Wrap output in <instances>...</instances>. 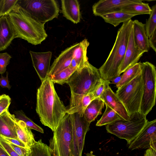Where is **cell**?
I'll use <instances>...</instances> for the list:
<instances>
[{"mask_svg":"<svg viewBox=\"0 0 156 156\" xmlns=\"http://www.w3.org/2000/svg\"><path fill=\"white\" fill-rule=\"evenodd\" d=\"M41 82L37 93L36 111L42 124L54 132L66 113L67 109L50 77L48 76Z\"/></svg>","mask_w":156,"mask_h":156,"instance_id":"1","label":"cell"},{"mask_svg":"<svg viewBox=\"0 0 156 156\" xmlns=\"http://www.w3.org/2000/svg\"><path fill=\"white\" fill-rule=\"evenodd\" d=\"M133 21L131 19L123 23L119 29L108 57L98 69L102 80L110 82L113 78L120 75V69L124 58Z\"/></svg>","mask_w":156,"mask_h":156,"instance_id":"2","label":"cell"},{"mask_svg":"<svg viewBox=\"0 0 156 156\" xmlns=\"http://www.w3.org/2000/svg\"><path fill=\"white\" fill-rule=\"evenodd\" d=\"M8 15L15 30L16 38H21L37 45L41 44L48 37L44 24L35 20L17 4Z\"/></svg>","mask_w":156,"mask_h":156,"instance_id":"3","label":"cell"},{"mask_svg":"<svg viewBox=\"0 0 156 156\" xmlns=\"http://www.w3.org/2000/svg\"><path fill=\"white\" fill-rule=\"evenodd\" d=\"M102 80L98 69L88 62L77 69L66 83L71 93L84 95L93 92Z\"/></svg>","mask_w":156,"mask_h":156,"instance_id":"4","label":"cell"},{"mask_svg":"<svg viewBox=\"0 0 156 156\" xmlns=\"http://www.w3.org/2000/svg\"><path fill=\"white\" fill-rule=\"evenodd\" d=\"M129 117L128 120L121 119L106 125L108 133L125 140L127 144L139 134L148 121L146 116L140 112L135 113Z\"/></svg>","mask_w":156,"mask_h":156,"instance_id":"5","label":"cell"},{"mask_svg":"<svg viewBox=\"0 0 156 156\" xmlns=\"http://www.w3.org/2000/svg\"><path fill=\"white\" fill-rule=\"evenodd\" d=\"M52 156H72V130L69 115L66 113L49 140Z\"/></svg>","mask_w":156,"mask_h":156,"instance_id":"6","label":"cell"},{"mask_svg":"<svg viewBox=\"0 0 156 156\" xmlns=\"http://www.w3.org/2000/svg\"><path fill=\"white\" fill-rule=\"evenodd\" d=\"M17 4L34 19L43 24L59 15L58 4L55 0H18Z\"/></svg>","mask_w":156,"mask_h":156,"instance_id":"7","label":"cell"},{"mask_svg":"<svg viewBox=\"0 0 156 156\" xmlns=\"http://www.w3.org/2000/svg\"><path fill=\"white\" fill-rule=\"evenodd\" d=\"M143 92L141 72L130 82L118 89L115 93L124 105L129 116L135 113L140 112Z\"/></svg>","mask_w":156,"mask_h":156,"instance_id":"8","label":"cell"},{"mask_svg":"<svg viewBox=\"0 0 156 156\" xmlns=\"http://www.w3.org/2000/svg\"><path fill=\"white\" fill-rule=\"evenodd\" d=\"M141 67L143 92L140 112L146 116L155 103L156 70L155 66L148 62L141 63Z\"/></svg>","mask_w":156,"mask_h":156,"instance_id":"9","label":"cell"},{"mask_svg":"<svg viewBox=\"0 0 156 156\" xmlns=\"http://www.w3.org/2000/svg\"><path fill=\"white\" fill-rule=\"evenodd\" d=\"M69 117L72 130V156H82L85 136L90 123L87 121L83 114L79 113L70 114Z\"/></svg>","mask_w":156,"mask_h":156,"instance_id":"10","label":"cell"},{"mask_svg":"<svg viewBox=\"0 0 156 156\" xmlns=\"http://www.w3.org/2000/svg\"><path fill=\"white\" fill-rule=\"evenodd\" d=\"M128 144L131 150L150 148L156 151V119L148 121L139 134Z\"/></svg>","mask_w":156,"mask_h":156,"instance_id":"11","label":"cell"},{"mask_svg":"<svg viewBox=\"0 0 156 156\" xmlns=\"http://www.w3.org/2000/svg\"><path fill=\"white\" fill-rule=\"evenodd\" d=\"M142 1L140 0H101L93 5L92 11L94 15L101 17L121 11L124 7L130 4Z\"/></svg>","mask_w":156,"mask_h":156,"instance_id":"12","label":"cell"},{"mask_svg":"<svg viewBox=\"0 0 156 156\" xmlns=\"http://www.w3.org/2000/svg\"><path fill=\"white\" fill-rule=\"evenodd\" d=\"M32 64L41 82L48 76L52 57L51 51L36 52L29 51Z\"/></svg>","mask_w":156,"mask_h":156,"instance_id":"13","label":"cell"},{"mask_svg":"<svg viewBox=\"0 0 156 156\" xmlns=\"http://www.w3.org/2000/svg\"><path fill=\"white\" fill-rule=\"evenodd\" d=\"M144 53L139 49L136 44L133 38L132 27L129 37L124 60L120 68V74L138 62Z\"/></svg>","mask_w":156,"mask_h":156,"instance_id":"14","label":"cell"},{"mask_svg":"<svg viewBox=\"0 0 156 156\" xmlns=\"http://www.w3.org/2000/svg\"><path fill=\"white\" fill-rule=\"evenodd\" d=\"M78 44V43H76L67 48L55 59L50 67L48 74L49 76L54 75L69 66Z\"/></svg>","mask_w":156,"mask_h":156,"instance_id":"15","label":"cell"},{"mask_svg":"<svg viewBox=\"0 0 156 156\" xmlns=\"http://www.w3.org/2000/svg\"><path fill=\"white\" fill-rule=\"evenodd\" d=\"M100 98L105 105L116 112L123 119H130V117L122 103L109 86L105 89Z\"/></svg>","mask_w":156,"mask_h":156,"instance_id":"16","label":"cell"},{"mask_svg":"<svg viewBox=\"0 0 156 156\" xmlns=\"http://www.w3.org/2000/svg\"><path fill=\"white\" fill-rule=\"evenodd\" d=\"M16 38L14 28L8 15L0 17V51L6 50Z\"/></svg>","mask_w":156,"mask_h":156,"instance_id":"17","label":"cell"},{"mask_svg":"<svg viewBox=\"0 0 156 156\" xmlns=\"http://www.w3.org/2000/svg\"><path fill=\"white\" fill-rule=\"evenodd\" d=\"M95 98L92 92L84 95L71 93L69 106L66 113L69 115L76 113L83 114L86 108Z\"/></svg>","mask_w":156,"mask_h":156,"instance_id":"18","label":"cell"},{"mask_svg":"<svg viewBox=\"0 0 156 156\" xmlns=\"http://www.w3.org/2000/svg\"><path fill=\"white\" fill-rule=\"evenodd\" d=\"M133 30L135 42L141 51L148 52L150 48L148 38L147 35L145 24L138 20L133 21Z\"/></svg>","mask_w":156,"mask_h":156,"instance_id":"19","label":"cell"},{"mask_svg":"<svg viewBox=\"0 0 156 156\" xmlns=\"http://www.w3.org/2000/svg\"><path fill=\"white\" fill-rule=\"evenodd\" d=\"M61 11L63 16L74 23L80 21L81 15L80 5L77 0H62Z\"/></svg>","mask_w":156,"mask_h":156,"instance_id":"20","label":"cell"},{"mask_svg":"<svg viewBox=\"0 0 156 156\" xmlns=\"http://www.w3.org/2000/svg\"><path fill=\"white\" fill-rule=\"evenodd\" d=\"M14 116L8 109L0 115V136L18 139L15 127Z\"/></svg>","mask_w":156,"mask_h":156,"instance_id":"21","label":"cell"},{"mask_svg":"<svg viewBox=\"0 0 156 156\" xmlns=\"http://www.w3.org/2000/svg\"><path fill=\"white\" fill-rule=\"evenodd\" d=\"M14 120L15 129L18 139L30 148L36 142L31 129L27 127L23 122L17 120L15 115Z\"/></svg>","mask_w":156,"mask_h":156,"instance_id":"22","label":"cell"},{"mask_svg":"<svg viewBox=\"0 0 156 156\" xmlns=\"http://www.w3.org/2000/svg\"><path fill=\"white\" fill-rule=\"evenodd\" d=\"M104 105V102L100 98L93 100L86 108L83 112V115L87 121L90 123L98 115L101 114Z\"/></svg>","mask_w":156,"mask_h":156,"instance_id":"23","label":"cell"},{"mask_svg":"<svg viewBox=\"0 0 156 156\" xmlns=\"http://www.w3.org/2000/svg\"><path fill=\"white\" fill-rule=\"evenodd\" d=\"M89 43L85 39L78 43L74 51L73 59L77 63L78 68L83 66L88 62L87 51Z\"/></svg>","mask_w":156,"mask_h":156,"instance_id":"24","label":"cell"},{"mask_svg":"<svg viewBox=\"0 0 156 156\" xmlns=\"http://www.w3.org/2000/svg\"><path fill=\"white\" fill-rule=\"evenodd\" d=\"M134 16L121 11L107 14L101 17L106 23L116 27L121 23H123L131 20Z\"/></svg>","mask_w":156,"mask_h":156,"instance_id":"25","label":"cell"},{"mask_svg":"<svg viewBox=\"0 0 156 156\" xmlns=\"http://www.w3.org/2000/svg\"><path fill=\"white\" fill-rule=\"evenodd\" d=\"M121 11L135 16L140 15H149L151 9L148 3H144L142 1L128 5L124 7Z\"/></svg>","mask_w":156,"mask_h":156,"instance_id":"26","label":"cell"},{"mask_svg":"<svg viewBox=\"0 0 156 156\" xmlns=\"http://www.w3.org/2000/svg\"><path fill=\"white\" fill-rule=\"evenodd\" d=\"M141 63H136L124 72L120 82L116 85L117 89L130 82L141 72Z\"/></svg>","mask_w":156,"mask_h":156,"instance_id":"27","label":"cell"},{"mask_svg":"<svg viewBox=\"0 0 156 156\" xmlns=\"http://www.w3.org/2000/svg\"><path fill=\"white\" fill-rule=\"evenodd\" d=\"M122 119L116 112L106 105L105 110L101 119L96 124L97 126L106 125Z\"/></svg>","mask_w":156,"mask_h":156,"instance_id":"28","label":"cell"},{"mask_svg":"<svg viewBox=\"0 0 156 156\" xmlns=\"http://www.w3.org/2000/svg\"><path fill=\"white\" fill-rule=\"evenodd\" d=\"M30 148V156H52L49 146L43 143L41 139L36 141Z\"/></svg>","mask_w":156,"mask_h":156,"instance_id":"29","label":"cell"},{"mask_svg":"<svg viewBox=\"0 0 156 156\" xmlns=\"http://www.w3.org/2000/svg\"><path fill=\"white\" fill-rule=\"evenodd\" d=\"M76 70L69 66L61 72L49 76L54 83L62 85L67 83L69 78Z\"/></svg>","mask_w":156,"mask_h":156,"instance_id":"30","label":"cell"},{"mask_svg":"<svg viewBox=\"0 0 156 156\" xmlns=\"http://www.w3.org/2000/svg\"><path fill=\"white\" fill-rule=\"evenodd\" d=\"M151 8V11L149 17L145 24L146 32L148 38L156 31V5H153Z\"/></svg>","mask_w":156,"mask_h":156,"instance_id":"31","label":"cell"},{"mask_svg":"<svg viewBox=\"0 0 156 156\" xmlns=\"http://www.w3.org/2000/svg\"><path fill=\"white\" fill-rule=\"evenodd\" d=\"M14 112L16 118L18 120L23 122L28 128L31 129H34L42 133H44L43 129L28 118L22 111H15Z\"/></svg>","mask_w":156,"mask_h":156,"instance_id":"32","label":"cell"},{"mask_svg":"<svg viewBox=\"0 0 156 156\" xmlns=\"http://www.w3.org/2000/svg\"><path fill=\"white\" fill-rule=\"evenodd\" d=\"M18 1V0H1L0 16L8 15L12 12L17 5Z\"/></svg>","mask_w":156,"mask_h":156,"instance_id":"33","label":"cell"},{"mask_svg":"<svg viewBox=\"0 0 156 156\" xmlns=\"http://www.w3.org/2000/svg\"><path fill=\"white\" fill-rule=\"evenodd\" d=\"M11 58V56L7 52L0 53V74L2 75L5 73Z\"/></svg>","mask_w":156,"mask_h":156,"instance_id":"34","label":"cell"},{"mask_svg":"<svg viewBox=\"0 0 156 156\" xmlns=\"http://www.w3.org/2000/svg\"><path fill=\"white\" fill-rule=\"evenodd\" d=\"M110 84V81L102 79L99 85L92 92L95 98H100Z\"/></svg>","mask_w":156,"mask_h":156,"instance_id":"35","label":"cell"},{"mask_svg":"<svg viewBox=\"0 0 156 156\" xmlns=\"http://www.w3.org/2000/svg\"><path fill=\"white\" fill-rule=\"evenodd\" d=\"M10 97L5 94L0 95V115L8 109L11 103Z\"/></svg>","mask_w":156,"mask_h":156,"instance_id":"36","label":"cell"},{"mask_svg":"<svg viewBox=\"0 0 156 156\" xmlns=\"http://www.w3.org/2000/svg\"><path fill=\"white\" fill-rule=\"evenodd\" d=\"M8 143L20 156H30L31 150L30 148L19 146L9 143Z\"/></svg>","mask_w":156,"mask_h":156,"instance_id":"37","label":"cell"},{"mask_svg":"<svg viewBox=\"0 0 156 156\" xmlns=\"http://www.w3.org/2000/svg\"><path fill=\"white\" fill-rule=\"evenodd\" d=\"M0 144L9 156H20L12 149L8 142L0 138Z\"/></svg>","mask_w":156,"mask_h":156,"instance_id":"38","label":"cell"},{"mask_svg":"<svg viewBox=\"0 0 156 156\" xmlns=\"http://www.w3.org/2000/svg\"><path fill=\"white\" fill-rule=\"evenodd\" d=\"M0 138L3 139V140L9 143L19 146L29 148L24 144L19 139L9 138L2 136H0Z\"/></svg>","mask_w":156,"mask_h":156,"instance_id":"39","label":"cell"},{"mask_svg":"<svg viewBox=\"0 0 156 156\" xmlns=\"http://www.w3.org/2000/svg\"><path fill=\"white\" fill-rule=\"evenodd\" d=\"M10 81L8 79V73L7 72L6 76H3L1 75L0 78V86L2 88H6L9 90L11 86L9 84Z\"/></svg>","mask_w":156,"mask_h":156,"instance_id":"40","label":"cell"},{"mask_svg":"<svg viewBox=\"0 0 156 156\" xmlns=\"http://www.w3.org/2000/svg\"><path fill=\"white\" fill-rule=\"evenodd\" d=\"M148 41L150 47H151L156 52V31L148 38Z\"/></svg>","mask_w":156,"mask_h":156,"instance_id":"41","label":"cell"},{"mask_svg":"<svg viewBox=\"0 0 156 156\" xmlns=\"http://www.w3.org/2000/svg\"><path fill=\"white\" fill-rule=\"evenodd\" d=\"M144 156H156V151L151 148H148L146 151Z\"/></svg>","mask_w":156,"mask_h":156,"instance_id":"42","label":"cell"},{"mask_svg":"<svg viewBox=\"0 0 156 156\" xmlns=\"http://www.w3.org/2000/svg\"><path fill=\"white\" fill-rule=\"evenodd\" d=\"M122 78V75H119L113 78L110 81V84L116 85L120 81Z\"/></svg>","mask_w":156,"mask_h":156,"instance_id":"43","label":"cell"},{"mask_svg":"<svg viewBox=\"0 0 156 156\" xmlns=\"http://www.w3.org/2000/svg\"><path fill=\"white\" fill-rule=\"evenodd\" d=\"M0 156H9L8 154L0 144Z\"/></svg>","mask_w":156,"mask_h":156,"instance_id":"44","label":"cell"},{"mask_svg":"<svg viewBox=\"0 0 156 156\" xmlns=\"http://www.w3.org/2000/svg\"><path fill=\"white\" fill-rule=\"evenodd\" d=\"M86 156H96L95 155L91 153H87L86 154Z\"/></svg>","mask_w":156,"mask_h":156,"instance_id":"45","label":"cell"},{"mask_svg":"<svg viewBox=\"0 0 156 156\" xmlns=\"http://www.w3.org/2000/svg\"><path fill=\"white\" fill-rule=\"evenodd\" d=\"M1 0H0V6H1ZM1 17V16H0V17Z\"/></svg>","mask_w":156,"mask_h":156,"instance_id":"46","label":"cell"}]
</instances>
